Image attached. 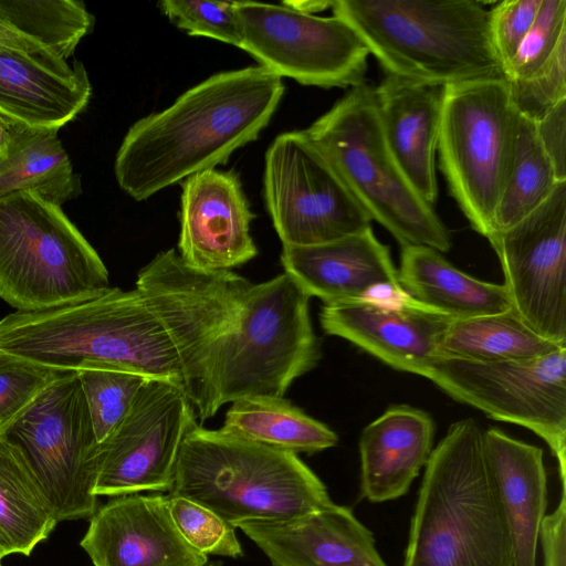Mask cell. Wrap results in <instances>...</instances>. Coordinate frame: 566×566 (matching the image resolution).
<instances>
[{"label":"cell","instance_id":"44dd1931","mask_svg":"<svg viewBox=\"0 0 566 566\" xmlns=\"http://www.w3.org/2000/svg\"><path fill=\"white\" fill-rule=\"evenodd\" d=\"M281 264L310 297L324 304L370 297L378 289L407 294L388 247L378 241L371 228L319 245H283Z\"/></svg>","mask_w":566,"mask_h":566},{"label":"cell","instance_id":"52a82bcc","mask_svg":"<svg viewBox=\"0 0 566 566\" xmlns=\"http://www.w3.org/2000/svg\"><path fill=\"white\" fill-rule=\"evenodd\" d=\"M111 287L108 271L61 206L33 191L0 196V297L19 312L77 304Z\"/></svg>","mask_w":566,"mask_h":566},{"label":"cell","instance_id":"83f0119b","mask_svg":"<svg viewBox=\"0 0 566 566\" xmlns=\"http://www.w3.org/2000/svg\"><path fill=\"white\" fill-rule=\"evenodd\" d=\"M77 187L56 130H20L9 155L0 160V196L33 191L61 206Z\"/></svg>","mask_w":566,"mask_h":566},{"label":"cell","instance_id":"d6a6232c","mask_svg":"<svg viewBox=\"0 0 566 566\" xmlns=\"http://www.w3.org/2000/svg\"><path fill=\"white\" fill-rule=\"evenodd\" d=\"M167 496L174 523L191 547L206 556H242L243 551L234 526L192 500L177 495Z\"/></svg>","mask_w":566,"mask_h":566},{"label":"cell","instance_id":"5bb4252c","mask_svg":"<svg viewBox=\"0 0 566 566\" xmlns=\"http://www.w3.org/2000/svg\"><path fill=\"white\" fill-rule=\"evenodd\" d=\"M195 408L175 384L150 378L129 411L101 444L98 497L169 492L182 443L198 424Z\"/></svg>","mask_w":566,"mask_h":566},{"label":"cell","instance_id":"7a4b0ae2","mask_svg":"<svg viewBox=\"0 0 566 566\" xmlns=\"http://www.w3.org/2000/svg\"><path fill=\"white\" fill-rule=\"evenodd\" d=\"M283 93L281 77L261 65L206 78L130 126L115 157L118 186L140 201L227 163L258 139Z\"/></svg>","mask_w":566,"mask_h":566},{"label":"cell","instance_id":"ba28073f","mask_svg":"<svg viewBox=\"0 0 566 566\" xmlns=\"http://www.w3.org/2000/svg\"><path fill=\"white\" fill-rule=\"evenodd\" d=\"M520 114L505 77L447 85L438 140L449 190L488 240L514 148Z\"/></svg>","mask_w":566,"mask_h":566},{"label":"cell","instance_id":"277c9868","mask_svg":"<svg viewBox=\"0 0 566 566\" xmlns=\"http://www.w3.org/2000/svg\"><path fill=\"white\" fill-rule=\"evenodd\" d=\"M332 10L386 74L442 86L505 77L479 1L336 0Z\"/></svg>","mask_w":566,"mask_h":566},{"label":"cell","instance_id":"4dcf8cb0","mask_svg":"<svg viewBox=\"0 0 566 566\" xmlns=\"http://www.w3.org/2000/svg\"><path fill=\"white\" fill-rule=\"evenodd\" d=\"M0 18L64 60L94 22L76 0H0Z\"/></svg>","mask_w":566,"mask_h":566},{"label":"cell","instance_id":"4fadbf2b","mask_svg":"<svg viewBox=\"0 0 566 566\" xmlns=\"http://www.w3.org/2000/svg\"><path fill=\"white\" fill-rule=\"evenodd\" d=\"M240 49L260 65L304 85L355 87L365 83L369 50L345 20L291 7L234 1Z\"/></svg>","mask_w":566,"mask_h":566},{"label":"cell","instance_id":"ffe728a7","mask_svg":"<svg viewBox=\"0 0 566 566\" xmlns=\"http://www.w3.org/2000/svg\"><path fill=\"white\" fill-rule=\"evenodd\" d=\"M271 566H387L375 538L350 509L333 503L310 514L237 526Z\"/></svg>","mask_w":566,"mask_h":566},{"label":"cell","instance_id":"ab89813d","mask_svg":"<svg viewBox=\"0 0 566 566\" xmlns=\"http://www.w3.org/2000/svg\"><path fill=\"white\" fill-rule=\"evenodd\" d=\"M544 566H566V494L562 488L559 504L545 515L539 527Z\"/></svg>","mask_w":566,"mask_h":566},{"label":"cell","instance_id":"603a6c76","mask_svg":"<svg viewBox=\"0 0 566 566\" xmlns=\"http://www.w3.org/2000/svg\"><path fill=\"white\" fill-rule=\"evenodd\" d=\"M434 424L423 410L388 408L359 438L361 495L373 503L406 494L432 451Z\"/></svg>","mask_w":566,"mask_h":566},{"label":"cell","instance_id":"7bdbcfd3","mask_svg":"<svg viewBox=\"0 0 566 566\" xmlns=\"http://www.w3.org/2000/svg\"><path fill=\"white\" fill-rule=\"evenodd\" d=\"M205 566H222V563L220 560L208 562Z\"/></svg>","mask_w":566,"mask_h":566},{"label":"cell","instance_id":"30bf717a","mask_svg":"<svg viewBox=\"0 0 566 566\" xmlns=\"http://www.w3.org/2000/svg\"><path fill=\"white\" fill-rule=\"evenodd\" d=\"M308 302L286 273L251 283L239 331L219 373L221 407L247 397L282 398L296 378L317 365L321 348Z\"/></svg>","mask_w":566,"mask_h":566},{"label":"cell","instance_id":"2e32d148","mask_svg":"<svg viewBox=\"0 0 566 566\" xmlns=\"http://www.w3.org/2000/svg\"><path fill=\"white\" fill-rule=\"evenodd\" d=\"M92 85L66 60L0 18V116L28 130H59L87 106Z\"/></svg>","mask_w":566,"mask_h":566},{"label":"cell","instance_id":"e0dca14e","mask_svg":"<svg viewBox=\"0 0 566 566\" xmlns=\"http://www.w3.org/2000/svg\"><path fill=\"white\" fill-rule=\"evenodd\" d=\"M321 326L395 369L422 376L440 354L451 318L423 306L408 294L325 304Z\"/></svg>","mask_w":566,"mask_h":566},{"label":"cell","instance_id":"6da1fadb","mask_svg":"<svg viewBox=\"0 0 566 566\" xmlns=\"http://www.w3.org/2000/svg\"><path fill=\"white\" fill-rule=\"evenodd\" d=\"M234 323L221 280L175 249L159 252L136 287L0 319V359L67 371L116 365L168 380L205 421L220 409L217 374Z\"/></svg>","mask_w":566,"mask_h":566},{"label":"cell","instance_id":"8d00e7d4","mask_svg":"<svg viewBox=\"0 0 566 566\" xmlns=\"http://www.w3.org/2000/svg\"><path fill=\"white\" fill-rule=\"evenodd\" d=\"M60 373L0 359V436Z\"/></svg>","mask_w":566,"mask_h":566},{"label":"cell","instance_id":"d6986e66","mask_svg":"<svg viewBox=\"0 0 566 566\" xmlns=\"http://www.w3.org/2000/svg\"><path fill=\"white\" fill-rule=\"evenodd\" d=\"M94 566H205L208 556L177 530L167 495L112 497L91 517L81 541Z\"/></svg>","mask_w":566,"mask_h":566},{"label":"cell","instance_id":"f6af8a7d","mask_svg":"<svg viewBox=\"0 0 566 566\" xmlns=\"http://www.w3.org/2000/svg\"><path fill=\"white\" fill-rule=\"evenodd\" d=\"M0 566H2L1 563H0Z\"/></svg>","mask_w":566,"mask_h":566},{"label":"cell","instance_id":"60d3db41","mask_svg":"<svg viewBox=\"0 0 566 566\" xmlns=\"http://www.w3.org/2000/svg\"><path fill=\"white\" fill-rule=\"evenodd\" d=\"M20 130L0 116V160L4 159L14 143V139Z\"/></svg>","mask_w":566,"mask_h":566},{"label":"cell","instance_id":"cb8c5ba5","mask_svg":"<svg viewBox=\"0 0 566 566\" xmlns=\"http://www.w3.org/2000/svg\"><path fill=\"white\" fill-rule=\"evenodd\" d=\"M483 449L510 532L514 566H536L547 506L543 450L497 428L483 431Z\"/></svg>","mask_w":566,"mask_h":566},{"label":"cell","instance_id":"ac0fdd59","mask_svg":"<svg viewBox=\"0 0 566 566\" xmlns=\"http://www.w3.org/2000/svg\"><path fill=\"white\" fill-rule=\"evenodd\" d=\"M254 214L233 170L207 169L186 178L180 197L178 255L202 272L230 271L258 254Z\"/></svg>","mask_w":566,"mask_h":566},{"label":"cell","instance_id":"f546056e","mask_svg":"<svg viewBox=\"0 0 566 566\" xmlns=\"http://www.w3.org/2000/svg\"><path fill=\"white\" fill-rule=\"evenodd\" d=\"M559 182L564 181L557 179L535 123L520 115L510 167L493 217L492 237L539 207Z\"/></svg>","mask_w":566,"mask_h":566},{"label":"cell","instance_id":"7402d4cb","mask_svg":"<svg viewBox=\"0 0 566 566\" xmlns=\"http://www.w3.org/2000/svg\"><path fill=\"white\" fill-rule=\"evenodd\" d=\"M446 86L386 74L375 87L386 144L418 195L438 198L436 154Z\"/></svg>","mask_w":566,"mask_h":566},{"label":"cell","instance_id":"b9f144b4","mask_svg":"<svg viewBox=\"0 0 566 566\" xmlns=\"http://www.w3.org/2000/svg\"><path fill=\"white\" fill-rule=\"evenodd\" d=\"M284 4L295 10L314 14L316 11L325 10L328 7L332 8L333 1H298L284 2Z\"/></svg>","mask_w":566,"mask_h":566},{"label":"cell","instance_id":"8fae6325","mask_svg":"<svg viewBox=\"0 0 566 566\" xmlns=\"http://www.w3.org/2000/svg\"><path fill=\"white\" fill-rule=\"evenodd\" d=\"M454 400L541 437L566 479V348L527 360L482 363L441 356L424 370Z\"/></svg>","mask_w":566,"mask_h":566},{"label":"cell","instance_id":"74e56055","mask_svg":"<svg viewBox=\"0 0 566 566\" xmlns=\"http://www.w3.org/2000/svg\"><path fill=\"white\" fill-rule=\"evenodd\" d=\"M542 0H504L489 10L490 33L503 71L531 29Z\"/></svg>","mask_w":566,"mask_h":566},{"label":"cell","instance_id":"484cf974","mask_svg":"<svg viewBox=\"0 0 566 566\" xmlns=\"http://www.w3.org/2000/svg\"><path fill=\"white\" fill-rule=\"evenodd\" d=\"M221 429L296 454L316 453L338 441L329 427L283 397H247L231 402Z\"/></svg>","mask_w":566,"mask_h":566},{"label":"cell","instance_id":"9a60e30c","mask_svg":"<svg viewBox=\"0 0 566 566\" xmlns=\"http://www.w3.org/2000/svg\"><path fill=\"white\" fill-rule=\"evenodd\" d=\"M489 241L514 312L543 338L566 346V181Z\"/></svg>","mask_w":566,"mask_h":566},{"label":"cell","instance_id":"f35d334b","mask_svg":"<svg viewBox=\"0 0 566 566\" xmlns=\"http://www.w3.org/2000/svg\"><path fill=\"white\" fill-rule=\"evenodd\" d=\"M535 127L557 179L566 181V101L557 104L537 120Z\"/></svg>","mask_w":566,"mask_h":566},{"label":"cell","instance_id":"d4e9b609","mask_svg":"<svg viewBox=\"0 0 566 566\" xmlns=\"http://www.w3.org/2000/svg\"><path fill=\"white\" fill-rule=\"evenodd\" d=\"M399 284L415 301L451 319H465L513 310L503 284L478 280L424 245L402 247Z\"/></svg>","mask_w":566,"mask_h":566},{"label":"cell","instance_id":"7c38bea8","mask_svg":"<svg viewBox=\"0 0 566 566\" xmlns=\"http://www.w3.org/2000/svg\"><path fill=\"white\" fill-rule=\"evenodd\" d=\"M263 193L283 245H319L371 228L370 217L304 130L283 133L268 148Z\"/></svg>","mask_w":566,"mask_h":566},{"label":"cell","instance_id":"8992f818","mask_svg":"<svg viewBox=\"0 0 566 566\" xmlns=\"http://www.w3.org/2000/svg\"><path fill=\"white\" fill-rule=\"evenodd\" d=\"M304 132L370 219L401 247L450 250L448 228L407 180L386 144L374 86L352 87Z\"/></svg>","mask_w":566,"mask_h":566},{"label":"cell","instance_id":"f1b7e54d","mask_svg":"<svg viewBox=\"0 0 566 566\" xmlns=\"http://www.w3.org/2000/svg\"><path fill=\"white\" fill-rule=\"evenodd\" d=\"M57 521L18 452L0 439V547L30 555Z\"/></svg>","mask_w":566,"mask_h":566},{"label":"cell","instance_id":"ee69618b","mask_svg":"<svg viewBox=\"0 0 566 566\" xmlns=\"http://www.w3.org/2000/svg\"><path fill=\"white\" fill-rule=\"evenodd\" d=\"M6 557V554L4 552L2 551V548L0 547V563L2 560V558Z\"/></svg>","mask_w":566,"mask_h":566},{"label":"cell","instance_id":"836d02e7","mask_svg":"<svg viewBox=\"0 0 566 566\" xmlns=\"http://www.w3.org/2000/svg\"><path fill=\"white\" fill-rule=\"evenodd\" d=\"M566 39V0H542L536 18L504 70L507 81L531 76Z\"/></svg>","mask_w":566,"mask_h":566},{"label":"cell","instance_id":"e575fe53","mask_svg":"<svg viewBox=\"0 0 566 566\" xmlns=\"http://www.w3.org/2000/svg\"><path fill=\"white\" fill-rule=\"evenodd\" d=\"M158 6L171 23L189 35L241 46V27L234 1L163 0Z\"/></svg>","mask_w":566,"mask_h":566},{"label":"cell","instance_id":"d590c367","mask_svg":"<svg viewBox=\"0 0 566 566\" xmlns=\"http://www.w3.org/2000/svg\"><path fill=\"white\" fill-rule=\"evenodd\" d=\"M509 85L517 113L534 123L566 101V39L535 73Z\"/></svg>","mask_w":566,"mask_h":566},{"label":"cell","instance_id":"5b68a950","mask_svg":"<svg viewBox=\"0 0 566 566\" xmlns=\"http://www.w3.org/2000/svg\"><path fill=\"white\" fill-rule=\"evenodd\" d=\"M168 495L192 500L235 528L303 516L334 503L296 453L199 424L182 443Z\"/></svg>","mask_w":566,"mask_h":566},{"label":"cell","instance_id":"1f68e13d","mask_svg":"<svg viewBox=\"0 0 566 566\" xmlns=\"http://www.w3.org/2000/svg\"><path fill=\"white\" fill-rule=\"evenodd\" d=\"M76 371L97 442L102 444L123 421L150 378L130 368L107 364Z\"/></svg>","mask_w":566,"mask_h":566},{"label":"cell","instance_id":"4316f807","mask_svg":"<svg viewBox=\"0 0 566 566\" xmlns=\"http://www.w3.org/2000/svg\"><path fill=\"white\" fill-rule=\"evenodd\" d=\"M560 348L566 346L543 338L511 310L452 319L441 340L440 354L474 361L500 363L534 359Z\"/></svg>","mask_w":566,"mask_h":566},{"label":"cell","instance_id":"3957f363","mask_svg":"<svg viewBox=\"0 0 566 566\" xmlns=\"http://www.w3.org/2000/svg\"><path fill=\"white\" fill-rule=\"evenodd\" d=\"M402 566H514L483 431L453 422L424 465Z\"/></svg>","mask_w":566,"mask_h":566},{"label":"cell","instance_id":"9c48e42d","mask_svg":"<svg viewBox=\"0 0 566 566\" xmlns=\"http://www.w3.org/2000/svg\"><path fill=\"white\" fill-rule=\"evenodd\" d=\"M57 523L91 518L99 447L76 370L61 371L2 432Z\"/></svg>","mask_w":566,"mask_h":566}]
</instances>
